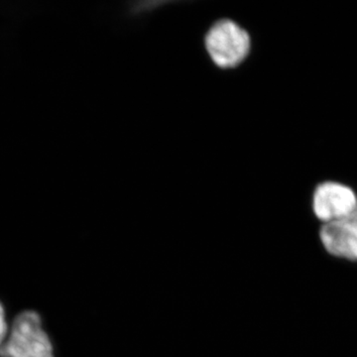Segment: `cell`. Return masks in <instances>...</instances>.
<instances>
[{
	"label": "cell",
	"instance_id": "cell-3",
	"mask_svg": "<svg viewBox=\"0 0 357 357\" xmlns=\"http://www.w3.org/2000/svg\"><path fill=\"white\" fill-rule=\"evenodd\" d=\"M357 210L356 192L337 182L319 184L312 196V211L319 222H335Z\"/></svg>",
	"mask_w": 357,
	"mask_h": 357
},
{
	"label": "cell",
	"instance_id": "cell-5",
	"mask_svg": "<svg viewBox=\"0 0 357 357\" xmlns=\"http://www.w3.org/2000/svg\"><path fill=\"white\" fill-rule=\"evenodd\" d=\"M9 328L10 326L7 323L6 309L3 305L0 302V349L6 342L7 335H8Z\"/></svg>",
	"mask_w": 357,
	"mask_h": 357
},
{
	"label": "cell",
	"instance_id": "cell-2",
	"mask_svg": "<svg viewBox=\"0 0 357 357\" xmlns=\"http://www.w3.org/2000/svg\"><path fill=\"white\" fill-rule=\"evenodd\" d=\"M206 46L211 60L222 69L243 63L250 51V37L231 20H220L213 25L206 37Z\"/></svg>",
	"mask_w": 357,
	"mask_h": 357
},
{
	"label": "cell",
	"instance_id": "cell-1",
	"mask_svg": "<svg viewBox=\"0 0 357 357\" xmlns=\"http://www.w3.org/2000/svg\"><path fill=\"white\" fill-rule=\"evenodd\" d=\"M0 357H55L38 312L29 310L15 317L0 349Z\"/></svg>",
	"mask_w": 357,
	"mask_h": 357
},
{
	"label": "cell",
	"instance_id": "cell-4",
	"mask_svg": "<svg viewBox=\"0 0 357 357\" xmlns=\"http://www.w3.org/2000/svg\"><path fill=\"white\" fill-rule=\"evenodd\" d=\"M319 236L328 255L357 262V210L335 222L321 225Z\"/></svg>",
	"mask_w": 357,
	"mask_h": 357
}]
</instances>
